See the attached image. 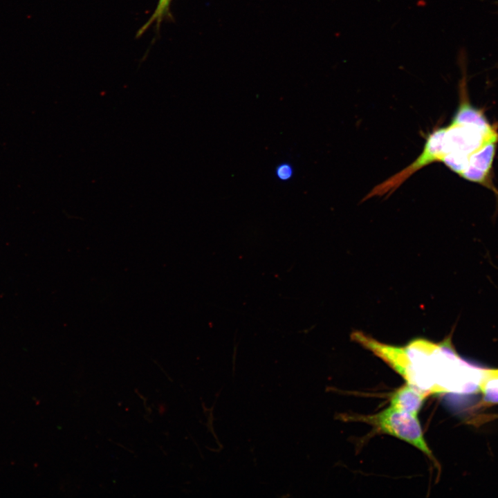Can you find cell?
<instances>
[{
  "label": "cell",
  "mask_w": 498,
  "mask_h": 498,
  "mask_svg": "<svg viewBox=\"0 0 498 498\" xmlns=\"http://www.w3.org/2000/svg\"><path fill=\"white\" fill-rule=\"evenodd\" d=\"M293 174L291 167L287 164H284L278 167L277 169V176L282 180H287Z\"/></svg>",
  "instance_id": "7"
},
{
  "label": "cell",
  "mask_w": 498,
  "mask_h": 498,
  "mask_svg": "<svg viewBox=\"0 0 498 498\" xmlns=\"http://www.w3.org/2000/svg\"><path fill=\"white\" fill-rule=\"evenodd\" d=\"M349 417L351 420L364 422L375 427L378 432L412 445L435 462L432 452L425 440L417 416L389 406L376 414Z\"/></svg>",
  "instance_id": "3"
},
{
  "label": "cell",
  "mask_w": 498,
  "mask_h": 498,
  "mask_svg": "<svg viewBox=\"0 0 498 498\" xmlns=\"http://www.w3.org/2000/svg\"><path fill=\"white\" fill-rule=\"evenodd\" d=\"M451 335L441 342L414 338L403 346L410 385L429 395L479 389L483 369L470 366L459 357Z\"/></svg>",
  "instance_id": "2"
},
{
  "label": "cell",
  "mask_w": 498,
  "mask_h": 498,
  "mask_svg": "<svg viewBox=\"0 0 498 498\" xmlns=\"http://www.w3.org/2000/svg\"><path fill=\"white\" fill-rule=\"evenodd\" d=\"M459 83L460 102L451 122L430 133L420 156L414 161L419 169L441 162L460 177L497 193L492 171L498 145V130L482 111L469 101L465 71Z\"/></svg>",
  "instance_id": "1"
},
{
  "label": "cell",
  "mask_w": 498,
  "mask_h": 498,
  "mask_svg": "<svg viewBox=\"0 0 498 498\" xmlns=\"http://www.w3.org/2000/svg\"><path fill=\"white\" fill-rule=\"evenodd\" d=\"M428 396L426 392L407 383L392 394L390 406L417 416Z\"/></svg>",
  "instance_id": "4"
},
{
  "label": "cell",
  "mask_w": 498,
  "mask_h": 498,
  "mask_svg": "<svg viewBox=\"0 0 498 498\" xmlns=\"http://www.w3.org/2000/svg\"><path fill=\"white\" fill-rule=\"evenodd\" d=\"M172 1V0H158L154 12L145 24L139 29L136 37L141 36L153 24L155 25L157 30H159L163 21L167 18H171L172 15L169 8Z\"/></svg>",
  "instance_id": "6"
},
{
  "label": "cell",
  "mask_w": 498,
  "mask_h": 498,
  "mask_svg": "<svg viewBox=\"0 0 498 498\" xmlns=\"http://www.w3.org/2000/svg\"><path fill=\"white\" fill-rule=\"evenodd\" d=\"M479 390L487 404H498V369H483Z\"/></svg>",
  "instance_id": "5"
}]
</instances>
